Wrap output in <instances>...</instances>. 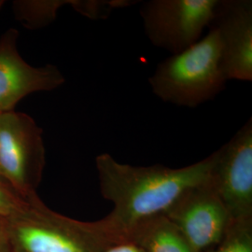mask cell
<instances>
[{
    "instance_id": "obj_1",
    "label": "cell",
    "mask_w": 252,
    "mask_h": 252,
    "mask_svg": "<svg viewBox=\"0 0 252 252\" xmlns=\"http://www.w3.org/2000/svg\"><path fill=\"white\" fill-rule=\"evenodd\" d=\"M95 166L101 194L113 204L112 211L101 221L122 242L134 226L163 215L187 189L210 180L212 157L171 168L162 164L135 166L102 153L95 158Z\"/></svg>"
},
{
    "instance_id": "obj_2",
    "label": "cell",
    "mask_w": 252,
    "mask_h": 252,
    "mask_svg": "<svg viewBox=\"0 0 252 252\" xmlns=\"http://www.w3.org/2000/svg\"><path fill=\"white\" fill-rule=\"evenodd\" d=\"M149 83L164 103L195 108L225 90L228 81L221 64V47L216 30L180 54L157 64Z\"/></svg>"
},
{
    "instance_id": "obj_3",
    "label": "cell",
    "mask_w": 252,
    "mask_h": 252,
    "mask_svg": "<svg viewBox=\"0 0 252 252\" xmlns=\"http://www.w3.org/2000/svg\"><path fill=\"white\" fill-rule=\"evenodd\" d=\"M16 238L25 252H102L118 243L102 221L81 223L58 216L31 201Z\"/></svg>"
},
{
    "instance_id": "obj_4",
    "label": "cell",
    "mask_w": 252,
    "mask_h": 252,
    "mask_svg": "<svg viewBox=\"0 0 252 252\" xmlns=\"http://www.w3.org/2000/svg\"><path fill=\"white\" fill-rule=\"evenodd\" d=\"M219 0H149L139 9L145 35L156 48L180 54L202 38Z\"/></svg>"
},
{
    "instance_id": "obj_5",
    "label": "cell",
    "mask_w": 252,
    "mask_h": 252,
    "mask_svg": "<svg viewBox=\"0 0 252 252\" xmlns=\"http://www.w3.org/2000/svg\"><path fill=\"white\" fill-rule=\"evenodd\" d=\"M45 163L42 129L26 113L0 114V179L30 194Z\"/></svg>"
},
{
    "instance_id": "obj_6",
    "label": "cell",
    "mask_w": 252,
    "mask_h": 252,
    "mask_svg": "<svg viewBox=\"0 0 252 252\" xmlns=\"http://www.w3.org/2000/svg\"><path fill=\"white\" fill-rule=\"evenodd\" d=\"M211 157L210 182L232 220L252 219V118Z\"/></svg>"
},
{
    "instance_id": "obj_7",
    "label": "cell",
    "mask_w": 252,
    "mask_h": 252,
    "mask_svg": "<svg viewBox=\"0 0 252 252\" xmlns=\"http://www.w3.org/2000/svg\"><path fill=\"white\" fill-rule=\"evenodd\" d=\"M163 215L195 252L216 247L233 222L210 180L187 189Z\"/></svg>"
},
{
    "instance_id": "obj_8",
    "label": "cell",
    "mask_w": 252,
    "mask_h": 252,
    "mask_svg": "<svg viewBox=\"0 0 252 252\" xmlns=\"http://www.w3.org/2000/svg\"><path fill=\"white\" fill-rule=\"evenodd\" d=\"M19 32L10 28L0 36V114L13 111L19 101L36 92H49L65 82L54 64L32 66L18 52Z\"/></svg>"
},
{
    "instance_id": "obj_9",
    "label": "cell",
    "mask_w": 252,
    "mask_h": 252,
    "mask_svg": "<svg viewBox=\"0 0 252 252\" xmlns=\"http://www.w3.org/2000/svg\"><path fill=\"white\" fill-rule=\"evenodd\" d=\"M209 27L220 38L227 80L252 81V0H219Z\"/></svg>"
},
{
    "instance_id": "obj_10",
    "label": "cell",
    "mask_w": 252,
    "mask_h": 252,
    "mask_svg": "<svg viewBox=\"0 0 252 252\" xmlns=\"http://www.w3.org/2000/svg\"><path fill=\"white\" fill-rule=\"evenodd\" d=\"M125 240L135 244L144 252H195L164 215L139 222L128 232Z\"/></svg>"
},
{
    "instance_id": "obj_11",
    "label": "cell",
    "mask_w": 252,
    "mask_h": 252,
    "mask_svg": "<svg viewBox=\"0 0 252 252\" xmlns=\"http://www.w3.org/2000/svg\"><path fill=\"white\" fill-rule=\"evenodd\" d=\"M71 1L62 0H24L13 3L16 18L29 29L47 27L53 23L57 11L64 5H70Z\"/></svg>"
},
{
    "instance_id": "obj_12",
    "label": "cell",
    "mask_w": 252,
    "mask_h": 252,
    "mask_svg": "<svg viewBox=\"0 0 252 252\" xmlns=\"http://www.w3.org/2000/svg\"><path fill=\"white\" fill-rule=\"evenodd\" d=\"M211 252H252V219L233 220L224 237Z\"/></svg>"
},
{
    "instance_id": "obj_13",
    "label": "cell",
    "mask_w": 252,
    "mask_h": 252,
    "mask_svg": "<svg viewBox=\"0 0 252 252\" xmlns=\"http://www.w3.org/2000/svg\"><path fill=\"white\" fill-rule=\"evenodd\" d=\"M131 3L135 2L126 0H81L71 1L70 6L87 18L101 20L108 18L112 9L128 7Z\"/></svg>"
},
{
    "instance_id": "obj_14",
    "label": "cell",
    "mask_w": 252,
    "mask_h": 252,
    "mask_svg": "<svg viewBox=\"0 0 252 252\" xmlns=\"http://www.w3.org/2000/svg\"><path fill=\"white\" fill-rule=\"evenodd\" d=\"M16 189H13L5 180L0 179V217L18 216L27 210V203L19 198Z\"/></svg>"
},
{
    "instance_id": "obj_15",
    "label": "cell",
    "mask_w": 252,
    "mask_h": 252,
    "mask_svg": "<svg viewBox=\"0 0 252 252\" xmlns=\"http://www.w3.org/2000/svg\"><path fill=\"white\" fill-rule=\"evenodd\" d=\"M102 252H144V251L135 244L125 240L109 246Z\"/></svg>"
},
{
    "instance_id": "obj_16",
    "label": "cell",
    "mask_w": 252,
    "mask_h": 252,
    "mask_svg": "<svg viewBox=\"0 0 252 252\" xmlns=\"http://www.w3.org/2000/svg\"><path fill=\"white\" fill-rule=\"evenodd\" d=\"M0 252H5L4 251V248H3V245L0 242Z\"/></svg>"
},
{
    "instance_id": "obj_17",
    "label": "cell",
    "mask_w": 252,
    "mask_h": 252,
    "mask_svg": "<svg viewBox=\"0 0 252 252\" xmlns=\"http://www.w3.org/2000/svg\"><path fill=\"white\" fill-rule=\"evenodd\" d=\"M3 3H4V1H0V8L2 7V5H3Z\"/></svg>"
}]
</instances>
